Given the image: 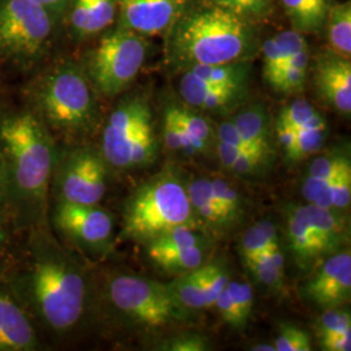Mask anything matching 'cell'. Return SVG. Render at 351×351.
Wrapping results in <instances>:
<instances>
[{"instance_id":"6da1fadb","label":"cell","mask_w":351,"mask_h":351,"mask_svg":"<svg viewBox=\"0 0 351 351\" xmlns=\"http://www.w3.org/2000/svg\"><path fill=\"white\" fill-rule=\"evenodd\" d=\"M0 152L7 198L29 221L43 217L56 154L50 133L36 114L16 113L0 123Z\"/></svg>"},{"instance_id":"7a4b0ae2","label":"cell","mask_w":351,"mask_h":351,"mask_svg":"<svg viewBox=\"0 0 351 351\" xmlns=\"http://www.w3.org/2000/svg\"><path fill=\"white\" fill-rule=\"evenodd\" d=\"M24 287L38 317L56 332L73 328L84 314L85 276L45 230H38L32 241Z\"/></svg>"},{"instance_id":"3957f363","label":"cell","mask_w":351,"mask_h":351,"mask_svg":"<svg viewBox=\"0 0 351 351\" xmlns=\"http://www.w3.org/2000/svg\"><path fill=\"white\" fill-rule=\"evenodd\" d=\"M171 32L168 62L184 71L246 62L256 45L250 23L213 5L182 14Z\"/></svg>"},{"instance_id":"277c9868","label":"cell","mask_w":351,"mask_h":351,"mask_svg":"<svg viewBox=\"0 0 351 351\" xmlns=\"http://www.w3.org/2000/svg\"><path fill=\"white\" fill-rule=\"evenodd\" d=\"M186 185L171 172L155 176L126 201L123 237L147 243L178 226L199 228Z\"/></svg>"},{"instance_id":"5b68a950","label":"cell","mask_w":351,"mask_h":351,"mask_svg":"<svg viewBox=\"0 0 351 351\" xmlns=\"http://www.w3.org/2000/svg\"><path fill=\"white\" fill-rule=\"evenodd\" d=\"M36 99L45 120L66 134H86L98 121L93 84L77 64L50 71L39 82Z\"/></svg>"},{"instance_id":"8992f818","label":"cell","mask_w":351,"mask_h":351,"mask_svg":"<svg viewBox=\"0 0 351 351\" xmlns=\"http://www.w3.org/2000/svg\"><path fill=\"white\" fill-rule=\"evenodd\" d=\"M146 52L145 37L120 26L101 38L90 58L86 75L103 95L114 97L138 75Z\"/></svg>"},{"instance_id":"52a82bcc","label":"cell","mask_w":351,"mask_h":351,"mask_svg":"<svg viewBox=\"0 0 351 351\" xmlns=\"http://www.w3.org/2000/svg\"><path fill=\"white\" fill-rule=\"evenodd\" d=\"M108 295L114 308L130 320L151 326L169 324L181 320L186 310L176 301L167 284L132 275L113 277Z\"/></svg>"},{"instance_id":"ba28073f","label":"cell","mask_w":351,"mask_h":351,"mask_svg":"<svg viewBox=\"0 0 351 351\" xmlns=\"http://www.w3.org/2000/svg\"><path fill=\"white\" fill-rule=\"evenodd\" d=\"M55 20L34 0H0V51L21 60L39 56Z\"/></svg>"},{"instance_id":"9c48e42d","label":"cell","mask_w":351,"mask_h":351,"mask_svg":"<svg viewBox=\"0 0 351 351\" xmlns=\"http://www.w3.org/2000/svg\"><path fill=\"white\" fill-rule=\"evenodd\" d=\"M55 168L58 202L99 204L108 180V164L101 151L88 147L71 151Z\"/></svg>"},{"instance_id":"30bf717a","label":"cell","mask_w":351,"mask_h":351,"mask_svg":"<svg viewBox=\"0 0 351 351\" xmlns=\"http://www.w3.org/2000/svg\"><path fill=\"white\" fill-rule=\"evenodd\" d=\"M152 128V113L147 101L139 97L121 101L110 114L101 133V154L108 167L128 169L130 152Z\"/></svg>"},{"instance_id":"8fae6325","label":"cell","mask_w":351,"mask_h":351,"mask_svg":"<svg viewBox=\"0 0 351 351\" xmlns=\"http://www.w3.org/2000/svg\"><path fill=\"white\" fill-rule=\"evenodd\" d=\"M53 224L85 250H106L112 241V216L98 204L58 202Z\"/></svg>"},{"instance_id":"7c38bea8","label":"cell","mask_w":351,"mask_h":351,"mask_svg":"<svg viewBox=\"0 0 351 351\" xmlns=\"http://www.w3.org/2000/svg\"><path fill=\"white\" fill-rule=\"evenodd\" d=\"M303 294L322 308L339 307L350 302V251L341 250L326 258L307 281Z\"/></svg>"},{"instance_id":"4fadbf2b","label":"cell","mask_w":351,"mask_h":351,"mask_svg":"<svg viewBox=\"0 0 351 351\" xmlns=\"http://www.w3.org/2000/svg\"><path fill=\"white\" fill-rule=\"evenodd\" d=\"M121 26L143 37L163 34L182 16L188 0H119Z\"/></svg>"},{"instance_id":"5bb4252c","label":"cell","mask_w":351,"mask_h":351,"mask_svg":"<svg viewBox=\"0 0 351 351\" xmlns=\"http://www.w3.org/2000/svg\"><path fill=\"white\" fill-rule=\"evenodd\" d=\"M315 86L319 95L337 112L345 116L351 113L350 59L333 52L322 55L314 72Z\"/></svg>"},{"instance_id":"9a60e30c","label":"cell","mask_w":351,"mask_h":351,"mask_svg":"<svg viewBox=\"0 0 351 351\" xmlns=\"http://www.w3.org/2000/svg\"><path fill=\"white\" fill-rule=\"evenodd\" d=\"M38 345L36 329L24 307L0 289V351H32Z\"/></svg>"},{"instance_id":"2e32d148","label":"cell","mask_w":351,"mask_h":351,"mask_svg":"<svg viewBox=\"0 0 351 351\" xmlns=\"http://www.w3.org/2000/svg\"><path fill=\"white\" fill-rule=\"evenodd\" d=\"M287 239L289 251L301 268H307L320 259H326V254L315 237L306 206L293 207L287 219Z\"/></svg>"},{"instance_id":"e0dca14e","label":"cell","mask_w":351,"mask_h":351,"mask_svg":"<svg viewBox=\"0 0 351 351\" xmlns=\"http://www.w3.org/2000/svg\"><path fill=\"white\" fill-rule=\"evenodd\" d=\"M180 94L189 107L202 111H221L239 101L243 90L213 86L185 72L180 81Z\"/></svg>"},{"instance_id":"ac0fdd59","label":"cell","mask_w":351,"mask_h":351,"mask_svg":"<svg viewBox=\"0 0 351 351\" xmlns=\"http://www.w3.org/2000/svg\"><path fill=\"white\" fill-rule=\"evenodd\" d=\"M232 123L243 141L267 163L272 156V133L269 116L262 104H254L236 114Z\"/></svg>"},{"instance_id":"d6986e66","label":"cell","mask_w":351,"mask_h":351,"mask_svg":"<svg viewBox=\"0 0 351 351\" xmlns=\"http://www.w3.org/2000/svg\"><path fill=\"white\" fill-rule=\"evenodd\" d=\"M304 206L315 237L320 243L326 258L341 251L349 237L346 219L342 213H336L311 203Z\"/></svg>"},{"instance_id":"ffe728a7","label":"cell","mask_w":351,"mask_h":351,"mask_svg":"<svg viewBox=\"0 0 351 351\" xmlns=\"http://www.w3.org/2000/svg\"><path fill=\"white\" fill-rule=\"evenodd\" d=\"M116 4L117 0H72L71 25L75 36L88 37L111 25Z\"/></svg>"},{"instance_id":"44dd1931","label":"cell","mask_w":351,"mask_h":351,"mask_svg":"<svg viewBox=\"0 0 351 351\" xmlns=\"http://www.w3.org/2000/svg\"><path fill=\"white\" fill-rule=\"evenodd\" d=\"M349 159V155L339 151H332L316 156L310 164L307 175L304 176L302 182V195L304 199L311 204H316L342 165Z\"/></svg>"},{"instance_id":"7402d4cb","label":"cell","mask_w":351,"mask_h":351,"mask_svg":"<svg viewBox=\"0 0 351 351\" xmlns=\"http://www.w3.org/2000/svg\"><path fill=\"white\" fill-rule=\"evenodd\" d=\"M317 339L323 350L349 351L351 349V316L339 307L324 308L316 322Z\"/></svg>"},{"instance_id":"603a6c76","label":"cell","mask_w":351,"mask_h":351,"mask_svg":"<svg viewBox=\"0 0 351 351\" xmlns=\"http://www.w3.org/2000/svg\"><path fill=\"white\" fill-rule=\"evenodd\" d=\"M186 193L191 208L201 223L219 230L228 228L224 215L215 201L211 178L197 177L191 180L186 185Z\"/></svg>"},{"instance_id":"cb8c5ba5","label":"cell","mask_w":351,"mask_h":351,"mask_svg":"<svg viewBox=\"0 0 351 351\" xmlns=\"http://www.w3.org/2000/svg\"><path fill=\"white\" fill-rule=\"evenodd\" d=\"M294 30L316 33L326 23L329 0H281Z\"/></svg>"},{"instance_id":"d4e9b609","label":"cell","mask_w":351,"mask_h":351,"mask_svg":"<svg viewBox=\"0 0 351 351\" xmlns=\"http://www.w3.org/2000/svg\"><path fill=\"white\" fill-rule=\"evenodd\" d=\"M190 75L197 77L213 86L234 88L245 90L250 66L247 62L237 63L216 64V65H195L188 71Z\"/></svg>"},{"instance_id":"484cf974","label":"cell","mask_w":351,"mask_h":351,"mask_svg":"<svg viewBox=\"0 0 351 351\" xmlns=\"http://www.w3.org/2000/svg\"><path fill=\"white\" fill-rule=\"evenodd\" d=\"M328 40L332 52L350 59L351 55V1H342L329 5L326 13Z\"/></svg>"},{"instance_id":"4316f807","label":"cell","mask_w":351,"mask_h":351,"mask_svg":"<svg viewBox=\"0 0 351 351\" xmlns=\"http://www.w3.org/2000/svg\"><path fill=\"white\" fill-rule=\"evenodd\" d=\"M326 119L319 114L311 124H308L301 130L297 132L294 145L291 149L285 154L287 159L291 163H300L304 159H308L317 154L320 149L324 146L326 141Z\"/></svg>"},{"instance_id":"83f0119b","label":"cell","mask_w":351,"mask_h":351,"mask_svg":"<svg viewBox=\"0 0 351 351\" xmlns=\"http://www.w3.org/2000/svg\"><path fill=\"white\" fill-rule=\"evenodd\" d=\"M147 255L154 263L165 272L184 274L197 269L204 263V246L175 249V250L147 251Z\"/></svg>"},{"instance_id":"f1b7e54d","label":"cell","mask_w":351,"mask_h":351,"mask_svg":"<svg viewBox=\"0 0 351 351\" xmlns=\"http://www.w3.org/2000/svg\"><path fill=\"white\" fill-rule=\"evenodd\" d=\"M167 287L176 301L185 310L207 308L199 277V267L197 269L180 274L173 281L168 282Z\"/></svg>"},{"instance_id":"f546056e","label":"cell","mask_w":351,"mask_h":351,"mask_svg":"<svg viewBox=\"0 0 351 351\" xmlns=\"http://www.w3.org/2000/svg\"><path fill=\"white\" fill-rule=\"evenodd\" d=\"M180 123L188 132L189 137L194 145L195 154H206L208 152L213 141L216 139V134L213 133V125L207 119H204L199 113L191 111L186 107H177L172 106Z\"/></svg>"},{"instance_id":"4dcf8cb0","label":"cell","mask_w":351,"mask_h":351,"mask_svg":"<svg viewBox=\"0 0 351 351\" xmlns=\"http://www.w3.org/2000/svg\"><path fill=\"white\" fill-rule=\"evenodd\" d=\"M216 154L223 168L234 175L255 176L262 172L265 162L251 152L236 150L232 146L216 139Z\"/></svg>"},{"instance_id":"1f68e13d","label":"cell","mask_w":351,"mask_h":351,"mask_svg":"<svg viewBox=\"0 0 351 351\" xmlns=\"http://www.w3.org/2000/svg\"><path fill=\"white\" fill-rule=\"evenodd\" d=\"M351 202V163L350 159L342 165L337 176L326 189L316 206L324 207L336 213L349 210Z\"/></svg>"},{"instance_id":"d6a6232c","label":"cell","mask_w":351,"mask_h":351,"mask_svg":"<svg viewBox=\"0 0 351 351\" xmlns=\"http://www.w3.org/2000/svg\"><path fill=\"white\" fill-rule=\"evenodd\" d=\"M206 239L199 233V228L178 226L146 243L147 251L175 250L204 246Z\"/></svg>"},{"instance_id":"836d02e7","label":"cell","mask_w":351,"mask_h":351,"mask_svg":"<svg viewBox=\"0 0 351 351\" xmlns=\"http://www.w3.org/2000/svg\"><path fill=\"white\" fill-rule=\"evenodd\" d=\"M207 3L250 24L252 21L264 20L272 11L271 0H207Z\"/></svg>"},{"instance_id":"e575fe53","label":"cell","mask_w":351,"mask_h":351,"mask_svg":"<svg viewBox=\"0 0 351 351\" xmlns=\"http://www.w3.org/2000/svg\"><path fill=\"white\" fill-rule=\"evenodd\" d=\"M213 197L224 215L226 226H233L242 215V199L237 189L233 188L224 178H211Z\"/></svg>"},{"instance_id":"d590c367","label":"cell","mask_w":351,"mask_h":351,"mask_svg":"<svg viewBox=\"0 0 351 351\" xmlns=\"http://www.w3.org/2000/svg\"><path fill=\"white\" fill-rule=\"evenodd\" d=\"M163 141L165 147L172 152H184L186 155H195L194 145L189 137L188 132L177 119L172 106H169L164 114Z\"/></svg>"},{"instance_id":"8d00e7d4","label":"cell","mask_w":351,"mask_h":351,"mask_svg":"<svg viewBox=\"0 0 351 351\" xmlns=\"http://www.w3.org/2000/svg\"><path fill=\"white\" fill-rule=\"evenodd\" d=\"M320 113L306 99H295L284 107L277 117L276 125L288 126L298 132L311 124Z\"/></svg>"},{"instance_id":"74e56055","label":"cell","mask_w":351,"mask_h":351,"mask_svg":"<svg viewBox=\"0 0 351 351\" xmlns=\"http://www.w3.org/2000/svg\"><path fill=\"white\" fill-rule=\"evenodd\" d=\"M199 277L207 308H211L215 306L219 294L226 288L229 282L228 271L221 264H202L199 267Z\"/></svg>"},{"instance_id":"f35d334b","label":"cell","mask_w":351,"mask_h":351,"mask_svg":"<svg viewBox=\"0 0 351 351\" xmlns=\"http://www.w3.org/2000/svg\"><path fill=\"white\" fill-rule=\"evenodd\" d=\"M276 351H310L313 350L311 336L300 326L282 323L275 341Z\"/></svg>"},{"instance_id":"ab89813d","label":"cell","mask_w":351,"mask_h":351,"mask_svg":"<svg viewBox=\"0 0 351 351\" xmlns=\"http://www.w3.org/2000/svg\"><path fill=\"white\" fill-rule=\"evenodd\" d=\"M226 290L239 311L241 328L247 324L254 308V291L249 282L229 280Z\"/></svg>"},{"instance_id":"60d3db41","label":"cell","mask_w":351,"mask_h":351,"mask_svg":"<svg viewBox=\"0 0 351 351\" xmlns=\"http://www.w3.org/2000/svg\"><path fill=\"white\" fill-rule=\"evenodd\" d=\"M242 262L252 274V276L255 277L261 284H264L265 287L272 289H278L282 287L285 272H281L280 269H277L276 267H274L268 262L267 252L258 258L246 259Z\"/></svg>"},{"instance_id":"b9f144b4","label":"cell","mask_w":351,"mask_h":351,"mask_svg":"<svg viewBox=\"0 0 351 351\" xmlns=\"http://www.w3.org/2000/svg\"><path fill=\"white\" fill-rule=\"evenodd\" d=\"M269 250H274V249L271 247L263 230L258 224L246 229V232L243 233L242 239L239 241V252H241L242 261L258 258Z\"/></svg>"},{"instance_id":"7bdbcfd3","label":"cell","mask_w":351,"mask_h":351,"mask_svg":"<svg viewBox=\"0 0 351 351\" xmlns=\"http://www.w3.org/2000/svg\"><path fill=\"white\" fill-rule=\"evenodd\" d=\"M307 72L308 69L306 68H300L291 64H287L269 85L280 93H285V94L298 93L304 86Z\"/></svg>"},{"instance_id":"ee69618b","label":"cell","mask_w":351,"mask_h":351,"mask_svg":"<svg viewBox=\"0 0 351 351\" xmlns=\"http://www.w3.org/2000/svg\"><path fill=\"white\" fill-rule=\"evenodd\" d=\"M167 351H206L211 349L208 339L198 333H181L165 341L159 348Z\"/></svg>"},{"instance_id":"f6af8a7d","label":"cell","mask_w":351,"mask_h":351,"mask_svg":"<svg viewBox=\"0 0 351 351\" xmlns=\"http://www.w3.org/2000/svg\"><path fill=\"white\" fill-rule=\"evenodd\" d=\"M284 66L282 56L278 50L275 38H269L263 45V75L268 84L274 81Z\"/></svg>"},{"instance_id":"bcb514c9","label":"cell","mask_w":351,"mask_h":351,"mask_svg":"<svg viewBox=\"0 0 351 351\" xmlns=\"http://www.w3.org/2000/svg\"><path fill=\"white\" fill-rule=\"evenodd\" d=\"M213 308H216L219 311L220 316L224 319V322H226L229 326H232L233 328H241L239 311L236 308V304L232 301L226 288L219 294L217 300L215 302Z\"/></svg>"},{"instance_id":"7dc6e473","label":"cell","mask_w":351,"mask_h":351,"mask_svg":"<svg viewBox=\"0 0 351 351\" xmlns=\"http://www.w3.org/2000/svg\"><path fill=\"white\" fill-rule=\"evenodd\" d=\"M34 1L50 13L55 23L63 17L64 13L69 10L72 3V0H34Z\"/></svg>"},{"instance_id":"c3c4849f","label":"cell","mask_w":351,"mask_h":351,"mask_svg":"<svg viewBox=\"0 0 351 351\" xmlns=\"http://www.w3.org/2000/svg\"><path fill=\"white\" fill-rule=\"evenodd\" d=\"M256 224L261 226V229L263 230V233L265 234L267 239H268V242H269V245H271V247H272V249L281 247V243H280L281 241H280L278 232H277L276 226H275V224H274L272 221H269V220L264 219V220L258 221Z\"/></svg>"},{"instance_id":"681fc988","label":"cell","mask_w":351,"mask_h":351,"mask_svg":"<svg viewBox=\"0 0 351 351\" xmlns=\"http://www.w3.org/2000/svg\"><path fill=\"white\" fill-rule=\"evenodd\" d=\"M7 198V177L4 169V162L0 152V203Z\"/></svg>"},{"instance_id":"f907efd6","label":"cell","mask_w":351,"mask_h":351,"mask_svg":"<svg viewBox=\"0 0 351 351\" xmlns=\"http://www.w3.org/2000/svg\"><path fill=\"white\" fill-rule=\"evenodd\" d=\"M252 351H276L274 343H258L251 348Z\"/></svg>"},{"instance_id":"816d5d0a","label":"cell","mask_w":351,"mask_h":351,"mask_svg":"<svg viewBox=\"0 0 351 351\" xmlns=\"http://www.w3.org/2000/svg\"><path fill=\"white\" fill-rule=\"evenodd\" d=\"M7 243V230L0 226V250L5 246Z\"/></svg>"},{"instance_id":"f5cc1de1","label":"cell","mask_w":351,"mask_h":351,"mask_svg":"<svg viewBox=\"0 0 351 351\" xmlns=\"http://www.w3.org/2000/svg\"><path fill=\"white\" fill-rule=\"evenodd\" d=\"M271 1H274V0H271Z\"/></svg>"}]
</instances>
